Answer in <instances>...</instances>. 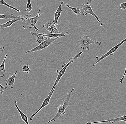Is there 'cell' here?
Masks as SVG:
<instances>
[{
  "label": "cell",
  "mask_w": 126,
  "mask_h": 124,
  "mask_svg": "<svg viewBox=\"0 0 126 124\" xmlns=\"http://www.w3.org/2000/svg\"><path fill=\"white\" fill-rule=\"evenodd\" d=\"M75 89V88L72 89L70 91L67 93L66 96L64 97L63 99H61L63 102V105L61 104L57 107V112L56 114L51 120L48 121V124H49L52 122L55 121L59 117H60L61 116L66 113L65 109L68 106L71 105L70 101L72 95V92Z\"/></svg>",
  "instance_id": "6da1fadb"
},
{
  "label": "cell",
  "mask_w": 126,
  "mask_h": 124,
  "mask_svg": "<svg viewBox=\"0 0 126 124\" xmlns=\"http://www.w3.org/2000/svg\"><path fill=\"white\" fill-rule=\"evenodd\" d=\"M42 6L39 8V11L37 13V15L33 17H28L26 19H24L23 21L22 22V26L24 29H28V28H34L36 32H38L39 29L35 27L36 23L39 19V16L43 15L44 13H40V11Z\"/></svg>",
  "instance_id": "7a4b0ae2"
},
{
  "label": "cell",
  "mask_w": 126,
  "mask_h": 124,
  "mask_svg": "<svg viewBox=\"0 0 126 124\" xmlns=\"http://www.w3.org/2000/svg\"><path fill=\"white\" fill-rule=\"evenodd\" d=\"M83 53L82 51L79 52L74 57H71L69 59V62L67 64H66L65 63H63L62 65V67L63 68L61 69L60 70H57L56 71V73L58 74L57 78H56V81H55V83L53 86L52 89H53L54 88L56 87V85H57L59 83V81L60 80L61 78H62L63 75L64 74L68 66L70 65L71 63H72L74 61L76 60L77 58H79L81 57V55Z\"/></svg>",
  "instance_id": "3957f363"
},
{
  "label": "cell",
  "mask_w": 126,
  "mask_h": 124,
  "mask_svg": "<svg viewBox=\"0 0 126 124\" xmlns=\"http://www.w3.org/2000/svg\"><path fill=\"white\" fill-rule=\"evenodd\" d=\"M78 42L79 44V47L83 50H90V45L93 43H97L99 45L101 44V42L91 40L88 35L81 36L78 40Z\"/></svg>",
  "instance_id": "277c9868"
},
{
  "label": "cell",
  "mask_w": 126,
  "mask_h": 124,
  "mask_svg": "<svg viewBox=\"0 0 126 124\" xmlns=\"http://www.w3.org/2000/svg\"><path fill=\"white\" fill-rule=\"evenodd\" d=\"M60 38V37L56 38H52L47 37L45 41L42 42L41 44L38 45L35 48L29 51H25L26 53H32L38 51L46 49L53 42H54L55 41Z\"/></svg>",
  "instance_id": "5b68a950"
},
{
  "label": "cell",
  "mask_w": 126,
  "mask_h": 124,
  "mask_svg": "<svg viewBox=\"0 0 126 124\" xmlns=\"http://www.w3.org/2000/svg\"><path fill=\"white\" fill-rule=\"evenodd\" d=\"M126 41V38H125V39L123 40V41H122L121 42L119 43V44L116 45L115 46L113 47H112L111 49L109 51H108L105 54H102V56H101V57H98L96 56V58L97 60L95 62L93 66H96V65L98 63L101 61L103 60L104 58H106L109 55H111L112 56L114 54V53L116 52L117 50L118 49V48L121 45H122V44L125 42Z\"/></svg>",
  "instance_id": "8992f818"
},
{
  "label": "cell",
  "mask_w": 126,
  "mask_h": 124,
  "mask_svg": "<svg viewBox=\"0 0 126 124\" xmlns=\"http://www.w3.org/2000/svg\"><path fill=\"white\" fill-rule=\"evenodd\" d=\"M81 8L82 9L83 11L82 12V14L83 16H86L87 14L91 15L93 16L94 17V18L96 19L98 23H100L101 26H104V24L102 23L99 18L95 14L91 7V4H83L81 6Z\"/></svg>",
  "instance_id": "52a82bcc"
},
{
  "label": "cell",
  "mask_w": 126,
  "mask_h": 124,
  "mask_svg": "<svg viewBox=\"0 0 126 124\" xmlns=\"http://www.w3.org/2000/svg\"><path fill=\"white\" fill-rule=\"evenodd\" d=\"M55 88H56V87L54 88L53 89H51V91H50V92H49V94L48 95V97H47L46 98L44 99V101H43L42 105L41 107H40L33 114H32V115H31V116L30 118V120H33L34 117L35 116V115H36L39 111H40L43 108L45 107V106H46L48 105L51 97H52L53 94V93H54Z\"/></svg>",
  "instance_id": "ba28073f"
},
{
  "label": "cell",
  "mask_w": 126,
  "mask_h": 124,
  "mask_svg": "<svg viewBox=\"0 0 126 124\" xmlns=\"http://www.w3.org/2000/svg\"><path fill=\"white\" fill-rule=\"evenodd\" d=\"M31 34L32 35H42L43 37H47L52 38H56L60 37L65 36V35H68L70 34L68 32H61V34H45L44 33L41 34V33H38L35 32H30Z\"/></svg>",
  "instance_id": "9c48e42d"
},
{
  "label": "cell",
  "mask_w": 126,
  "mask_h": 124,
  "mask_svg": "<svg viewBox=\"0 0 126 124\" xmlns=\"http://www.w3.org/2000/svg\"><path fill=\"white\" fill-rule=\"evenodd\" d=\"M43 27L51 34H59L61 33L58 31L55 24L51 20L47 21L46 23L43 25Z\"/></svg>",
  "instance_id": "30bf717a"
},
{
  "label": "cell",
  "mask_w": 126,
  "mask_h": 124,
  "mask_svg": "<svg viewBox=\"0 0 126 124\" xmlns=\"http://www.w3.org/2000/svg\"><path fill=\"white\" fill-rule=\"evenodd\" d=\"M123 121L125 122L126 123V115H124L122 117H119L117 118H115V119H110V120H107L100 121L95 122H87L86 124H98V123H105V122H111V123L113 124L114 122L118 121Z\"/></svg>",
  "instance_id": "8fae6325"
},
{
  "label": "cell",
  "mask_w": 126,
  "mask_h": 124,
  "mask_svg": "<svg viewBox=\"0 0 126 124\" xmlns=\"http://www.w3.org/2000/svg\"><path fill=\"white\" fill-rule=\"evenodd\" d=\"M63 4V1H62L61 3L59 5V7L56 11H54V13H55V18L54 20H53V23L55 24L56 27H58V20H59V18L60 17L61 15V12L63 11V10L62 9V5Z\"/></svg>",
  "instance_id": "7c38bea8"
},
{
  "label": "cell",
  "mask_w": 126,
  "mask_h": 124,
  "mask_svg": "<svg viewBox=\"0 0 126 124\" xmlns=\"http://www.w3.org/2000/svg\"><path fill=\"white\" fill-rule=\"evenodd\" d=\"M28 17H27L26 16H25L23 18H13V19L10 21H8L7 22L3 24H0V28L1 29H4V28H6L9 27L11 26L13 23L17 22V21H19L21 20H23L24 19L27 18Z\"/></svg>",
  "instance_id": "4fadbf2b"
},
{
  "label": "cell",
  "mask_w": 126,
  "mask_h": 124,
  "mask_svg": "<svg viewBox=\"0 0 126 124\" xmlns=\"http://www.w3.org/2000/svg\"><path fill=\"white\" fill-rule=\"evenodd\" d=\"M17 71H16L15 74L6 79L5 86H7V87L13 89L14 84L15 82L16 75L17 74Z\"/></svg>",
  "instance_id": "5bb4252c"
},
{
  "label": "cell",
  "mask_w": 126,
  "mask_h": 124,
  "mask_svg": "<svg viewBox=\"0 0 126 124\" xmlns=\"http://www.w3.org/2000/svg\"><path fill=\"white\" fill-rule=\"evenodd\" d=\"M15 106H16V109H17V110L19 112L20 114V117H21V118H22V120L25 122L26 124H30L28 121V118L27 116V115H26L24 113H23L22 111L20 110V109L19 108L18 106V105H17V102L16 101H15Z\"/></svg>",
  "instance_id": "9a60e30c"
},
{
  "label": "cell",
  "mask_w": 126,
  "mask_h": 124,
  "mask_svg": "<svg viewBox=\"0 0 126 124\" xmlns=\"http://www.w3.org/2000/svg\"><path fill=\"white\" fill-rule=\"evenodd\" d=\"M8 56V54H5L3 62L0 65V77L1 78H3L6 72L5 69V61Z\"/></svg>",
  "instance_id": "2e32d148"
},
{
  "label": "cell",
  "mask_w": 126,
  "mask_h": 124,
  "mask_svg": "<svg viewBox=\"0 0 126 124\" xmlns=\"http://www.w3.org/2000/svg\"><path fill=\"white\" fill-rule=\"evenodd\" d=\"M24 17V16H14L13 14H11L9 15L0 14V19L8 20L12 18H23Z\"/></svg>",
  "instance_id": "e0dca14e"
},
{
  "label": "cell",
  "mask_w": 126,
  "mask_h": 124,
  "mask_svg": "<svg viewBox=\"0 0 126 124\" xmlns=\"http://www.w3.org/2000/svg\"><path fill=\"white\" fill-rule=\"evenodd\" d=\"M65 6L71 9L74 13L76 15H79L82 14V12L80 11L79 8H73L71 7L69 5V4L67 3L65 4Z\"/></svg>",
  "instance_id": "ac0fdd59"
},
{
  "label": "cell",
  "mask_w": 126,
  "mask_h": 124,
  "mask_svg": "<svg viewBox=\"0 0 126 124\" xmlns=\"http://www.w3.org/2000/svg\"><path fill=\"white\" fill-rule=\"evenodd\" d=\"M33 8L32 5L31 0H28L27 4V8L26 9V11L27 13V17H28V16H31V15H30V13L33 10Z\"/></svg>",
  "instance_id": "d6986e66"
},
{
  "label": "cell",
  "mask_w": 126,
  "mask_h": 124,
  "mask_svg": "<svg viewBox=\"0 0 126 124\" xmlns=\"http://www.w3.org/2000/svg\"><path fill=\"white\" fill-rule=\"evenodd\" d=\"M35 36H36V38H35V41L38 45L41 44L42 42H43L46 39L44 38L43 36L42 35H37Z\"/></svg>",
  "instance_id": "ffe728a7"
},
{
  "label": "cell",
  "mask_w": 126,
  "mask_h": 124,
  "mask_svg": "<svg viewBox=\"0 0 126 124\" xmlns=\"http://www.w3.org/2000/svg\"><path fill=\"white\" fill-rule=\"evenodd\" d=\"M0 4L5 5V6H7L8 8H10L13 9L15 11H16L18 12H20V11L19 10H18L16 8L14 7L9 5L8 4H7L4 0H0Z\"/></svg>",
  "instance_id": "44dd1931"
},
{
  "label": "cell",
  "mask_w": 126,
  "mask_h": 124,
  "mask_svg": "<svg viewBox=\"0 0 126 124\" xmlns=\"http://www.w3.org/2000/svg\"><path fill=\"white\" fill-rule=\"evenodd\" d=\"M20 66L22 67V69L23 71L26 72L27 74H29V72L31 71V70L29 68V65L28 64L24 65L22 66L20 65Z\"/></svg>",
  "instance_id": "7402d4cb"
},
{
  "label": "cell",
  "mask_w": 126,
  "mask_h": 124,
  "mask_svg": "<svg viewBox=\"0 0 126 124\" xmlns=\"http://www.w3.org/2000/svg\"><path fill=\"white\" fill-rule=\"evenodd\" d=\"M119 8L123 9V10L126 9V2H124L122 3H120V6Z\"/></svg>",
  "instance_id": "603a6c76"
},
{
  "label": "cell",
  "mask_w": 126,
  "mask_h": 124,
  "mask_svg": "<svg viewBox=\"0 0 126 124\" xmlns=\"http://www.w3.org/2000/svg\"><path fill=\"white\" fill-rule=\"evenodd\" d=\"M7 88V87H4L3 85H1L0 84V93L1 94L3 93L4 91V90L5 89H6Z\"/></svg>",
  "instance_id": "cb8c5ba5"
},
{
  "label": "cell",
  "mask_w": 126,
  "mask_h": 124,
  "mask_svg": "<svg viewBox=\"0 0 126 124\" xmlns=\"http://www.w3.org/2000/svg\"><path fill=\"white\" fill-rule=\"evenodd\" d=\"M126 69H125V72H124V73L123 76V77L122 78V79H120V83H123V81L124 80V79H125V76H126Z\"/></svg>",
  "instance_id": "d4e9b609"
},
{
  "label": "cell",
  "mask_w": 126,
  "mask_h": 124,
  "mask_svg": "<svg viewBox=\"0 0 126 124\" xmlns=\"http://www.w3.org/2000/svg\"><path fill=\"white\" fill-rule=\"evenodd\" d=\"M87 0V4H91L92 2V0Z\"/></svg>",
  "instance_id": "484cf974"
},
{
  "label": "cell",
  "mask_w": 126,
  "mask_h": 124,
  "mask_svg": "<svg viewBox=\"0 0 126 124\" xmlns=\"http://www.w3.org/2000/svg\"><path fill=\"white\" fill-rule=\"evenodd\" d=\"M15 0V1H18V0Z\"/></svg>",
  "instance_id": "4316f807"
},
{
  "label": "cell",
  "mask_w": 126,
  "mask_h": 124,
  "mask_svg": "<svg viewBox=\"0 0 126 124\" xmlns=\"http://www.w3.org/2000/svg\"></svg>",
  "instance_id": "83f0119b"
}]
</instances>
